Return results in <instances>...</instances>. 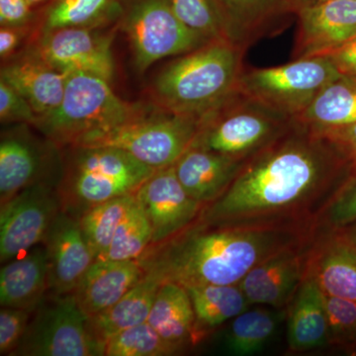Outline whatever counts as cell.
<instances>
[{
	"mask_svg": "<svg viewBox=\"0 0 356 356\" xmlns=\"http://www.w3.org/2000/svg\"><path fill=\"white\" fill-rule=\"evenodd\" d=\"M353 172L337 143L294 119L286 132L245 161L197 222L316 233L325 208Z\"/></svg>",
	"mask_w": 356,
	"mask_h": 356,
	"instance_id": "6da1fadb",
	"label": "cell"
},
{
	"mask_svg": "<svg viewBox=\"0 0 356 356\" xmlns=\"http://www.w3.org/2000/svg\"><path fill=\"white\" fill-rule=\"evenodd\" d=\"M316 235L317 232L211 226L196 221L170 240L149 245L138 261L161 283L184 287L238 284L268 255Z\"/></svg>",
	"mask_w": 356,
	"mask_h": 356,
	"instance_id": "7a4b0ae2",
	"label": "cell"
},
{
	"mask_svg": "<svg viewBox=\"0 0 356 356\" xmlns=\"http://www.w3.org/2000/svg\"><path fill=\"white\" fill-rule=\"evenodd\" d=\"M245 50L229 40H213L181 55L159 74L154 97L172 113L202 117L238 88Z\"/></svg>",
	"mask_w": 356,
	"mask_h": 356,
	"instance_id": "3957f363",
	"label": "cell"
},
{
	"mask_svg": "<svg viewBox=\"0 0 356 356\" xmlns=\"http://www.w3.org/2000/svg\"><path fill=\"white\" fill-rule=\"evenodd\" d=\"M58 184L60 211L76 218L96 205L136 194L156 168L110 147H70Z\"/></svg>",
	"mask_w": 356,
	"mask_h": 356,
	"instance_id": "277c9868",
	"label": "cell"
},
{
	"mask_svg": "<svg viewBox=\"0 0 356 356\" xmlns=\"http://www.w3.org/2000/svg\"><path fill=\"white\" fill-rule=\"evenodd\" d=\"M145 110L121 99L106 79L84 72L69 74L57 108L40 117L35 127L51 144L70 147L88 134L116 127Z\"/></svg>",
	"mask_w": 356,
	"mask_h": 356,
	"instance_id": "5b68a950",
	"label": "cell"
},
{
	"mask_svg": "<svg viewBox=\"0 0 356 356\" xmlns=\"http://www.w3.org/2000/svg\"><path fill=\"white\" fill-rule=\"evenodd\" d=\"M294 119L248 97L236 89L201 117L191 147L250 159L291 127Z\"/></svg>",
	"mask_w": 356,
	"mask_h": 356,
	"instance_id": "8992f818",
	"label": "cell"
},
{
	"mask_svg": "<svg viewBox=\"0 0 356 356\" xmlns=\"http://www.w3.org/2000/svg\"><path fill=\"white\" fill-rule=\"evenodd\" d=\"M200 123V117L191 115L145 111L116 127L88 134L72 146L115 147L159 170L175 165L191 149Z\"/></svg>",
	"mask_w": 356,
	"mask_h": 356,
	"instance_id": "52a82bcc",
	"label": "cell"
},
{
	"mask_svg": "<svg viewBox=\"0 0 356 356\" xmlns=\"http://www.w3.org/2000/svg\"><path fill=\"white\" fill-rule=\"evenodd\" d=\"M339 76L341 74L327 56L298 58L280 67L243 69L236 89L294 119Z\"/></svg>",
	"mask_w": 356,
	"mask_h": 356,
	"instance_id": "ba28073f",
	"label": "cell"
},
{
	"mask_svg": "<svg viewBox=\"0 0 356 356\" xmlns=\"http://www.w3.org/2000/svg\"><path fill=\"white\" fill-rule=\"evenodd\" d=\"M122 10V29L140 72L161 58L184 55L210 42L179 19L172 0H128Z\"/></svg>",
	"mask_w": 356,
	"mask_h": 356,
	"instance_id": "9c48e42d",
	"label": "cell"
},
{
	"mask_svg": "<svg viewBox=\"0 0 356 356\" xmlns=\"http://www.w3.org/2000/svg\"><path fill=\"white\" fill-rule=\"evenodd\" d=\"M13 355L102 356L105 344L89 331L88 317L70 293L42 303Z\"/></svg>",
	"mask_w": 356,
	"mask_h": 356,
	"instance_id": "30bf717a",
	"label": "cell"
},
{
	"mask_svg": "<svg viewBox=\"0 0 356 356\" xmlns=\"http://www.w3.org/2000/svg\"><path fill=\"white\" fill-rule=\"evenodd\" d=\"M60 211L58 186L37 182L1 205L0 261H13L43 243Z\"/></svg>",
	"mask_w": 356,
	"mask_h": 356,
	"instance_id": "8fae6325",
	"label": "cell"
},
{
	"mask_svg": "<svg viewBox=\"0 0 356 356\" xmlns=\"http://www.w3.org/2000/svg\"><path fill=\"white\" fill-rule=\"evenodd\" d=\"M316 236L281 248L248 271L238 286L250 306L285 309L291 303L308 273L309 259Z\"/></svg>",
	"mask_w": 356,
	"mask_h": 356,
	"instance_id": "7c38bea8",
	"label": "cell"
},
{
	"mask_svg": "<svg viewBox=\"0 0 356 356\" xmlns=\"http://www.w3.org/2000/svg\"><path fill=\"white\" fill-rule=\"evenodd\" d=\"M136 197L151 225V245L165 243L189 228L206 206L187 193L177 178L175 165L156 170L140 187Z\"/></svg>",
	"mask_w": 356,
	"mask_h": 356,
	"instance_id": "4fadbf2b",
	"label": "cell"
},
{
	"mask_svg": "<svg viewBox=\"0 0 356 356\" xmlns=\"http://www.w3.org/2000/svg\"><path fill=\"white\" fill-rule=\"evenodd\" d=\"M112 37L93 28L70 27L44 33L35 54L65 74L84 72L110 81L115 74Z\"/></svg>",
	"mask_w": 356,
	"mask_h": 356,
	"instance_id": "5bb4252c",
	"label": "cell"
},
{
	"mask_svg": "<svg viewBox=\"0 0 356 356\" xmlns=\"http://www.w3.org/2000/svg\"><path fill=\"white\" fill-rule=\"evenodd\" d=\"M296 13L293 60L329 56L356 37V0H327Z\"/></svg>",
	"mask_w": 356,
	"mask_h": 356,
	"instance_id": "9a60e30c",
	"label": "cell"
},
{
	"mask_svg": "<svg viewBox=\"0 0 356 356\" xmlns=\"http://www.w3.org/2000/svg\"><path fill=\"white\" fill-rule=\"evenodd\" d=\"M49 290L54 295L74 293L95 257L84 240L79 218L60 211L44 240Z\"/></svg>",
	"mask_w": 356,
	"mask_h": 356,
	"instance_id": "2e32d148",
	"label": "cell"
},
{
	"mask_svg": "<svg viewBox=\"0 0 356 356\" xmlns=\"http://www.w3.org/2000/svg\"><path fill=\"white\" fill-rule=\"evenodd\" d=\"M146 275L138 259H97L83 274L72 294L90 318L116 304Z\"/></svg>",
	"mask_w": 356,
	"mask_h": 356,
	"instance_id": "e0dca14e",
	"label": "cell"
},
{
	"mask_svg": "<svg viewBox=\"0 0 356 356\" xmlns=\"http://www.w3.org/2000/svg\"><path fill=\"white\" fill-rule=\"evenodd\" d=\"M248 159L191 147L175 163V170L187 193L208 205L229 188Z\"/></svg>",
	"mask_w": 356,
	"mask_h": 356,
	"instance_id": "ac0fdd59",
	"label": "cell"
},
{
	"mask_svg": "<svg viewBox=\"0 0 356 356\" xmlns=\"http://www.w3.org/2000/svg\"><path fill=\"white\" fill-rule=\"evenodd\" d=\"M69 74L42 60L37 54L2 65L0 81L15 89L40 117L54 111L64 97Z\"/></svg>",
	"mask_w": 356,
	"mask_h": 356,
	"instance_id": "d6986e66",
	"label": "cell"
},
{
	"mask_svg": "<svg viewBox=\"0 0 356 356\" xmlns=\"http://www.w3.org/2000/svg\"><path fill=\"white\" fill-rule=\"evenodd\" d=\"M316 236L308 273L325 294L356 302V250L334 232Z\"/></svg>",
	"mask_w": 356,
	"mask_h": 356,
	"instance_id": "ffe728a7",
	"label": "cell"
},
{
	"mask_svg": "<svg viewBox=\"0 0 356 356\" xmlns=\"http://www.w3.org/2000/svg\"><path fill=\"white\" fill-rule=\"evenodd\" d=\"M289 306L288 348L292 353H305L330 344L329 321L324 292L307 273Z\"/></svg>",
	"mask_w": 356,
	"mask_h": 356,
	"instance_id": "44dd1931",
	"label": "cell"
},
{
	"mask_svg": "<svg viewBox=\"0 0 356 356\" xmlns=\"http://www.w3.org/2000/svg\"><path fill=\"white\" fill-rule=\"evenodd\" d=\"M49 290L46 250L35 247L17 259L8 261L0 270L1 307L38 310Z\"/></svg>",
	"mask_w": 356,
	"mask_h": 356,
	"instance_id": "7402d4cb",
	"label": "cell"
},
{
	"mask_svg": "<svg viewBox=\"0 0 356 356\" xmlns=\"http://www.w3.org/2000/svg\"><path fill=\"white\" fill-rule=\"evenodd\" d=\"M44 153L36 140L22 131L2 133L0 142L1 205L27 187L44 181Z\"/></svg>",
	"mask_w": 356,
	"mask_h": 356,
	"instance_id": "603a6c76",
	"label": "cell"
},
{
	"mask_svg": "<svg viewBox=\"0 0 356 356\" xmlns=\"http://www.w3.org/2000/svg\"><path fill=\"white\" fill-rule=\"evenodd\" d=\"M294 119L318 134L356 123V77L344 74L337 77Z\"/></svg>",
	"mask_w": 356,
	"mask_h": 356,
	"instance_id": "cb8c5ba5",
	"label": "cell"
},
{
	"mask_svg": "<svg viewBox=\"0 0 356 356\" xmlns=\"http://www.w3.org/2000/svg\"><path fill=\"white\" fill-rule=\"evenodd\" d=\"M226 21L229 41L247 50L254 42L273 34L275 20L292 13L287 0H217Z\"/></svg>",
	"mask_w": 356,
	"mask_h": 356,
	"instance_id": "d4e9b609",
	"label": "cell"
},
{
	"mask_svg": "<svg viewBox=\"0 0 356 356\" xmlns=\"http://www.w3.org/2000/svg\"><path fill=\"white\" fill-rule=\"evenodd\" d=\"M161 284L146 273L116 304L88 318L89 331L105 344L119 332L147 322Z\"/></svg>",
	"mask_w": 356,
	"mask_h": 356,
	"instance_id": "484cf974",
	"label": "cell"
},
{
	"mask_svg": "<svg viewBox=\"0 0 356 356\" xmlns=\"http://www.w3.org/2000/svg\"><path fill=\"white\" fill-rule=\"evenodd\" d=\"M147 323L163 339L184 348L198 341L196 320L188 292L181 285L165 282L154 299Z\"/></svg>",
	"mask_w": 356,
	"mask_h": 356,
	"instance_id": "4316f807",
	"label": "cell"
},
{
	"mask_svg": "<svg viewBox=\"0 0 356 356\" xmlns=\"http://www.w3.org/2000/svg\"><path fill=\"white\" fill-rule=\"evenodd\" d=\"M184 288L195 314L198 339L250 309V302L238 284H200Z\"/></svg>",
	"mask_w": 356,
	"mask_h": 356,
	"instance_id": "83f0119b",
	"label": "cell"
},
{
	"mask_svg": "<svg viewBox=\"0 0 356 356\" xmlns=\"http://www.w3.org/2000/svg\"><path fill=\"white\" fill-rule=\"evenodd\" d=\"M286 312L257 308L243 312L232 320L225 337V350L232 355H255L266 348Z\"/></svg>",
	"mask_w": 356,
	"mask_h": 356,
	"instance_id": "f1b7e54d",
	"label": "cell"
},
{
	"mask_svg": "<svg viewBox=\"0 0 356 356\" xmlns=\"http://www.w3.org/2000/svg\"><path fill=\"white\" fill-rule=\"evenodd\" d=\"M136 200V194L120 196L96 205L79 218L81 232L95 261L108 252L115 232Z\"/></svg>",
	"mask_w": 356,
	"mask_h": 356,
	"instance_id": "f546056e",
	"label": "cell"
},
{
	"mask_svg": "<svg viewBox=\"0 0 356 356\" xmlns=\"http://www.w3.org/2000/svg\"><path fill=\"white\" fill-rule=\"evenodd\" d=\"M118 8V0H51L44 14L42 32L95 28Z\"/></svg>",
	"mask_w": 356,
	"mask_h": 356,
	"instance_id": "4dcf8cb0",
	"label": "cell"
},
{
	"mask_svg": "<svg viewBox=\"0 0 356 356\" xmlns=\"http://www.w3.org/2000/svg\"><path fill=\"white\" fill-rule=\"evenodd\" d=\"M153 232L142 204L136 197L129 208L103 259L134 261L139 259L152 245Z\"/></svg>",
	"mask_w": 356,
	"mask_h": 356,
	"instance_id": "1f68e13d",
	"label": "cell"
},
{
	"mask_svg": "<svg viewBox=\"0 0 356 356\" xmlns=\"http://www.w3.org/2000/svg\"><path fill=\"white\" fill-rule=\"evenodd\" d=\"M180 351L182 348L163 339L147 321L119 332L105 343L107 356H168Z\"/></svg>",
	"mask_w": 356,
	"mask_h": 356,
	"instance_id": "d6a6232c",
	"label": "cell"
},
{
	"mask_svg": "<svg viewBox=\"0 0 356 356\" xmlns=\"http://www.w3.org/2000/svg\"><path fill=\"white\" fill-rule=\"evenodd\" d=\"M179 19L208 41L229 40L226 21L217 0H172Z\"/></svg>",
	"mask_w": 356,
	"mask_h": 356,
	"instance_id": "836d02e7",
	"label": "cell"
},
{
	"mask_svg": "<svg viewBox=\"0 0 356 356\" xmlns=\"http://www.w3.org/2000/svg\"><path fill=\"white\" fill-rule=\"evenodd\" d=\"M329 321L330 344L356 346V302L324 293Z\"/></svg>",
	"mask_w": 356,
	"mask_h": 356,
	"instance_id": "e575fe53",
	"label": "cell"
},
{
	"mask_svg": "<svg viewBox=\"0 0 356 356\" xmlns=\"http://www.w3.org/2000/svg\"><path fill=\"white\" fill-rule=\"evenodd\" d=\"M356 222V172L346 180L318 220V231L330 232Z\"/></svg>",
	"mask_w": 356,
	"mask_h": 356,
	"instance_id": "d590c367",
	"label": "cell"
},
{
	"mask_svg": "<svg viewBox=\"0 0 356 356\" xmlns=\"http://www.w3.org/2000/svg\"><path fill=\"white\" fill-rule=\"evenodd\" d=\"M30 312L1 307L0 310V355H13L29 325Z\"/></svg>",
	"mask_w": 356,
	"mask_h": 356,
	"instance_id": "8d00e7d4",
	"label": "cell"
},
{
	"mask_svg": "<svg viewBox=\"0 0 356 356\" xmlns=\"http://www.w3.org/2000/svg\"><path fill=\"white\" fill-rule=\"evenodd\" d=\"M0 120L1 123H24L34 126L38 121V115L30 103L2 81H0Z\"/></svg>",
	"mask_w": 356,
	"mask_h": 356,
	"instance_id": "74e56055",
	"label": "cell"
},
{
	"mask_svg": "<svg viewBox=\"0 0 356 356\" xmlns=\"http://www.w3.org/2000/svg\"><path fill=\"white\" fill-rule=\"evenodd\" d=\"M32 10L26 0H0V24L25 27L31 20Z\"/></svg>",
	"mask_w": 356,
	"mask_h": 356,
	"instance_id": "f35d334b",
	"label": "cell"
},
{
	"mask_svg": "<svg viewBox=\"0 0 356 356\" xmlns=\"http://www.w3.org/2000/svg\"><path fill=\"white\" fill-rule=\"evenodd\" d=\"M339 74L356 77V37L329 56Z\"/></svg>",
	"mask_w": 356,
	"mask_h": 356,
	"instance_id": "ab89813d",
	"label": "cell"
},
{
	"mask_svg": "<svg viewBox=\"0 0 356 356\" xmlns=\"http://www.w3.org/2000/svg\"><path fill=\"white\" fill-rule=\"evenodd\" d=\"M337 143L346 152L356 172V123L322 134Z\"/></svg>",
	"mask_w": 356,
	"mask_h": 356,
	"instance_id": "60d3db41",
	"label": "cell"
},
{
	"mask_svg": "<svg viewBox=\"0 0 356 356\" xmlns=\"http://www.w3.org/2000/svg\"><path fill=\"white\" fill-rule=\"evenodd\" d=\"M24 33V27L1 26V29H0V56H1L2 60L13 55L14 51L19 46Z\"/></svg>",
	"mask_w": 356,
	"mask_h": 356,
	"instance_id": "b9f144b4",
	"label": "cell"
},
{
	"mask_svg": "<svg viewBox=\"0 0 356 356\" xmlns=\"http://www.w3.org/2000/svg\"><path fill=\"white\" fill-rule=\"evenodd\" d=\"M336 235L339 236V238H343L344 242L350 243L351 247H353L356 250V222L350 226L344 227V228L334 229Z\"/></svg>",
	"mask_w": 356,
	"mask_h": 356,
	"instance_id": "7bdbcfd3",
	"label": "cell"
},
{
	"mask_svg": "<svg viewBox=\"0 0 356 356\" xmlns=\"http://www.w3.org/2000/svg\"><path fill=\"white\" fill-rule=\"evenodd\" d=\"M287 1L292 13H297L302 7L313 6V4L327 1V0H287Z\"/></svg>",
	"mask_w": 356,
	"mask_h": 356,
	"instance_id": "ee69618b",
	"label": "cell"
},
{
	"mask_svg": "<svg viewBox=\"0 0 356 356\" xmlns=\"http://www.w3.org/2000/svg\"><path fill=\"white\" fill-rule=\"evenodd\" d=\"M26 1L28 2V4H29L30 7H31L32 9H34L35 7L41 6V4L44 3V2L49 1V0H26Z\"/></svg>",
	"mask_w": 356,
	"mask_h": 356,
	"instance_id": "f6af8a7d",
	"label": "cell"
}]
</instances>
